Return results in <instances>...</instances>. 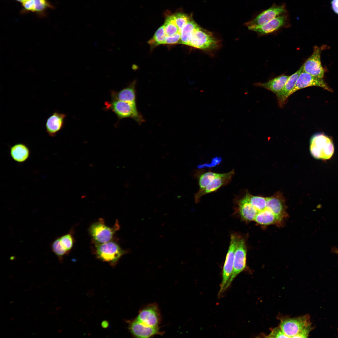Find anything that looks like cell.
<instances>
[{"mask_svg": "<svg viewBox=\"0 0 338 338\" xmlns=\"http://www.w3.org/2000/svg\"><path fill=\"white\" fill-rule=\"evenodd\" d=\"M249 212L247 221L262 226L280 225L288 217L285 199L282 194L275 193L270 197L245 194Z\"/></svg>", "mask_w": 338, "mask_h": 338, "instance_id": "cell-1", "label": "cell"}, {"mask_svg": "<svg viewBox=\"0 0 338 338\" xmlns=\"http://www.w3.org/2000/svg\"><path fill=\"white\" fill-rule=\"evenodd\" d=\"M105 108L114 112L119 120L125 118H130L139 125L145 122V120L137 109L136 104L118 100H111L105 103Z\"/></svg>", "mask_w": 338, "mask_h": 338, "instance_id": "cell-2", "label": "cell"}, {"mask_svg": "<svg viewBox=\"0 0 338 338\" xmlns=\"http://www.w3.org/2000/svg\"><path fill=\"white\" fill-rule=\"evenodd\" d=\"M310 151L313 157L317 159L327 160L333 155L334 147L331 139L323 134L314 135L311 138Z\"/></svg>", "mask_w": 338, "mask_h": 338, "instance_id": "cell-3", "label": "cell"}, {"mask_svg": "<svg viewBox=\"0 0 338 338\" xmlns=\"http://www.w3.org/2000/svg\"><path fill=\"white\" fill-rule=\"evenodd\" d=\"M279 327L289 338H295L310 326L308 315L295 318H283L280 320Z\"/></svg>", "mask_w": 338, "mask_h": 338, "instance_id": "cell-4", "label": "cell"}, {"mask_svg": "<svg viewBox=\"0 0 338 338\" xmlns=\"http://www.w3.org/2000/svg\"><path fill=\"white\" fill-rule=\"evenodd\" d=\"M126 253L116 243L112 241L98 243L96 247L98 257L112 266L115 265L121 257Z\"/></svg>", "mask_w": 338, "mask_h": 338, "instance_id": "cell-5", "label": "cell"}, {"mask_svg": "<svg viewBox=\"0 0 338 338\" xmlns=\"http://www.w3.org/2000/svg\"><path fill=\"white\" fill-rule=\"evenodd\" d=\"M287 12L285 3H282L279 4L274 3L269 8L259 13L253 19L246 23L245 25L248 29L261 26Z\"/></svg>", "mask_w": 338, "mask_h": 338, "instance_id": "cell-6", "label": "cell"}, {"mask_svg": "<svg viewBox=\"0 0 338 338\" xmlns=\"http://www.w3.org/2000/svg\"><path fill=\"white\" fill-rule=\"evenodd\" d=\"M120 228L117 220L112 227H109L105 224L104 220L100 219L90 227V232L93 239L98 243H103L109 241Z\"/></svg>", "mask_w": 338, "mask_h": 338, "instance_id": "cell-7", "label": "cell"}, {"mask_svg": "<svg viewBox=\"0 0 338 338\" xmlns=\"http://www.w3.org/2000/svg\"><path fill=\"white\" fill-rule=\"evenodd\" d=\"M238 238V237L235 234H232L231 235L230 245L223 267L222 279L218 293L219 297H220L225 291V287L232 274L235 252Z\"/></svg>", "mask_w": 338, "mask_h": 338, "instance_id": "cell-8", "label": "cell"}, {"mask_svg": "<svg viewBox=\"0 0 338 338\" xmlns=\"http://www.w3.org/2000/svg\"><path fill=\"white\" fill-rule=\"evenodd\" d=\"M218 40L209 32L199 27L194 32L188 46L203 50H209L217 48Z\"/></svg>", "mask_w": 338, "mask_h": 338, "instance_id": "cell-9", "label": "cell"}, {"mask_svg": "<svg viewBox=\"0 0 338 338\" xmlns=\"http://www.w3.org/2000/svg\"><path fill=\"white\" fill-rule=\"evenodd\" d=\"M247 249L245 240L238 237L235 249L232 274L225 288V291L231 285L236 277L242 272L246 266Z\"/></svg>", "mask_w": 338, "mask_h": 338, "instance_id": "cell-10", "label": "cell"}, {"mask_svg": "<svg viewBox=\"0 0 338 338\" xmlns=\"http://www.w3.org/2000/svg\"><path fill=\"white\" fill-rule=\"evenodd\" d=\"M135 319L146 325L159 326L161 318L158 305L153 303L146 305L139 310Z\"/></svg>", "mask_w": 338, "mask_h": 338, "instance_id": "cell-11", "label": "cell"}, {"mask_svg": "<svg viewBox=\"0 0 338 338\" xmlns=\"http://www.w3.org/2000/svg\"><path fill=\"white\" fill-rule=\"evenodd\" d=\"M290 25L289 16L287 12L264 25L248 29L256 32L259 35L261 36L275 32L282 28L288 27Z\"/></svg>", "mask_w": 338, "mask_h": 338, "instance_id": "cell-12", "label": "cell"}, {"mask_svg": "<svg viewBox=\"0 0 338 338\" xmlns=\"http://www.w3.org/2000/svg\"><path fill=\"white\" fill-rule=\"evenodd\" d=\"M321 50L320 48L315 46L312 54L306 60L302 67L304 71L313 76L323 78L325 70L321 62Z\"/></svg>", "mask_w": 338, "mask_h": 338, "instance_id": "cell-13", "label": "cell"}, {"mask_svg": "<svg viewBox=\"0 0 338 338\" xmlns=\"http://www.w3.org/2000/svg\"><path fill=\"white\" fill-rule=\"evenodd\" d=\"M128 329L131 335L137 338H149L156 335H162L163 333L159 326L151 327L141 323L135 318L128 322Z\"/></svg>", "mask_w": 338, "mask_h": 338, "instance_id": "cell-14", "label": "cell"}, {"mask_svg": "<svg viewBox=\"0 0 338 338\" xmlns=\"http://www.w3.org/2000/svg\"><path fill=\"white\" fill-rule=\"evenodd\" d=\"M233 170L227 173H218V175L203 189L199 190L195 195L196 202L200 200L204 195L215 191L220 188L229 183L234 175Z\"/></svg>", "mask_w": 338, "mask_h": 338, "instance_id": "cell-15", "label": "cell"}, {"mask_svg": "<svg viewBox=\"0 0 338 338\" xmlns=\"http://www.w3.org/2000/svg\"><path fill=\"white\" fill-rule=\"evenodd\" d=\"M313 86L320 87L328 91L332 92V90L323 78L313 76L302 70L298 77L294 88L290 93V95L300 89Z\"/></svg>", "mask_w": 338, "mask_h": 338, "instance_id": "cell-16", "label": "cell"}, {"mask_svg": "<svg viewBox=\"0 0 338 338\" xmlns=\"http://www.w3.org/2000/svg\"><path fill=\"white\" fill-rule=\"evenodd\" d=\"M136 80H134L126 87L118 91H110L111 100H118L136 104Z\"/></svg>", "mask_w": 338, "mask_h": 338, "instance_id": "cell-17", "label": "cell"}, {"mask_svg": "<svg viewBox=\"0 0 338 338\" xmlns=\"http://www.w3.org/2000/svg\"><path fill=\"white\" fill-rule=\"evenodd\" d=\"M66 115L65 114L55 111L47 119L45 123L46 131L49 136H55L62 129Z\"/></svg>", "mask_w": 338, "mask_h": 338, "instance_id": "cell-18", "label": "cell"}, {"mask_svg": "<svg viewBox=\"0 0 338 338\" xmlns=\"http://www.w3.org/2000/svg\"><path fill=\"white\" fill-rule=\"evenodd\" d=\"M302 70L301 66L295 72L289 76L282 90L275 94L280 107H283L286 103L287 99L290 96V93L294 88L297 79Z\"/></svg>", "mask_w": 338, "mask_h": 338, "instance_id": "cell-19", "label": "cell"}, {"mask_svg": "<svg viewBox=\"0 0 338 338\" xmlns=\"http://www.w3.org/2000/svg\"><path fill=\"white\" fill-rule=\"evenodd\" d=\"M289 76L280 75L265 83H257L255 85L264 88L276 94L283 88Z\"/></svg>", "mask_w": 338, "mask_h": 338, "instance_id": "cell-20", "label": "cell"}, {"mask_svg": "<svg viewBox=\"0 0 338 338\" xmlns=\"http://www.w3.org/2000/svg\"><path fill=\"white\" fill-rule=\"evenodd\" d=\"M30 150L28 147L23 143L15 144L10 147V154L13 160L19 162L26 160L30 155Z\"/></svg>", "mask_w": 338, "mask_h": 338, "instance_id": "cell-21", "label": "cell"}, {"mask_svg": "<svg viewBox=\"0 0 338 338\" xmlns=\"http://www.w3.org/2000/svg\"><path fill=\"white\" fill-rule=\"evenodd\" d=\"M199 27L196 22L190 19L181 30L179 44L188 46L193 33Z\"/></svg>", "mask_w": 338, "mask_h": 338, "instance_id": "cell-22", "label": "cell"}, {"mask_svg": "<svg viewBox=\"0 0 338 338\" xmlns=\"http://www.w3.org/2000/svg\"><path fill=\"white\" fill-rule=\"evenodd\" d=\"M166 35L164 25L160 27L154 36L148 42L151 49L161 44H164Z\"/></svg>", "mask_w": 338, "mask_h": 338, "instance_id": "cell-23", "label": "cell"}, {"mask_svg": "<svg viewBox=\"0 0 338 338\" xmlns=\"http://www.w3.org/2000/svg\"><path fill=\"white\" fill-rule=\"evenodd\" d=\"M163 25L166 36H171L180 33L176 23L174 15L168 17Z\"/></svg>", "mask_w": 338, "mask_h": 338, "instance_id": "cell-24", "label": "cell"}, {"mask_svg": "<svg viewBox=\"0 0 338 338\" xmlns=\"http://www.w3.org/2000/svg\"><path fill=\"white\" fill-rule=\"evenodd\" d=\"M51 247L53 252L59 260L62 261L63 256L68 252L61 244L59 237L57 238L53 242Z\"/></svg>", "mask_w": 338, "mask_h": 338, "instance_id": "cell-25", "label": "cell"}, {"mask_svg": "<svg viewBox=\"0 0 338 338\" xmlns=\"http://www.w3.org/2000/svg\"><path fill=\"white\" fill-rule=\"evenodd\" d=\"M218 174V173L209 172L202 174L199 179V190L204 188Z\"/></svg>", "mask_w": 338, "mask_h": 338, "instance_id": "cell-26", "label": "cell"}, {"mask_svg": "<svg viewBox=\"0 0 338 338\" xmlns=\"http://www.w3.org/2000/svg\"><path fill=\"white\" fill-rule=\"evenodd\" d=\"M174 16L176 23L181 33L182 30L191 18L187 15L181 13H177Z\"/></svg>", "mask_w": 338, "mask_h": 338, "instance_id": "cell-27", "label": "cell"}, {"mask_svg": "<svg viewBox=\"0 0 338 338\" xmlns=\"http://www.w3.org/2000/svg\"><path fill=\"white\" fill-rule=\"evenodd\" d=\"M60 242L68 253L72 248L73 239L70 233L63 235L59 237Z\"/></svg>", "mask_w": 338, "mask_h": 338, "instance_id": "cell-28", "label": "cell"}, {"mask_svg": "<svg viewBox=\"0 0 338 338\" xmlns=\"http://www.w3.org/2000/svg\"><path fill=\"white\" fill-rule=\"evenodd\" d=\"M180 38L181 34L179 33L172 36H166L164 44L172 45L178 44Z\"/></svg>", "mask_w": 338, "mask_h": 338, "instance_id": "cell-29", "label": "cell"}, {"mask_svg": "<svg viewBox=\"0 0 338 338\" xmlns=\"http://www.w3.org/2000/svg\"><path fill=\"white\" fill-rule=\"evenodd\" d=\"M35 3V11L40 12L50 7L47 0H34Z\"/></svg>", "mask_w": 338, "mask_h": 338, "instance_id": "cell-30", "label": "cell"}, {"mask_svg": "<svg viewBox=\"0 0 338 338\" xmlns=\"http://www.w3.org/2000/svg\"><path fill=\"white\" fill-rule=\"evenodd\" d=\"M271 338H289L286 335L279 326L273 328L267 336Z\"/></svg>", "mask_w": 338, "mask_h": 338, "instance_id": "cell-31", "label": "cell"}, {"mask_svg": "<svg viewBox=\"0 0 338 338\" xmlns=\"http://www.w3.org/2000/svg\"><path fill=\"white\" fill-rule=\"evenodd\" d=\"M23 5L27 10L35 11V3L34 0H27L23 3Z\"/></svg>", "mask_w": 338, "mask_h": 338, "instance_id": "cell-32", "label": "cell"}, {"mask_svg": "<svg viewBox=\"0 0 338 338\" xmlns=\"http://www.w3.org/2000/svg\"><path fill=\"white\" fill-rule=\"evenodd\" d=\"M331 4L334 12L338 15V0H332Z\"/></svg>", "mask_w": 338, "mask_h": 338, "instance_id": "cell-33", "label": "cell"}, {"mask_svg": "<svg viewBox=\"0 0 338 338\" xmlns=\"http://www.w3.org/2000/svg\"><path fill=\"white\" fill-rule=\"evenodd\" d=\"M101 325L103 328H107L109 326V323L106 320H103L101 322Z\"/></svg>", "mask_w": 338, "mask_h": 338, "instance_id": "cell-34", "label": "cell"}, {"mask_svg": "<svg viewBox=\"0 0 338 338\" xmlns=\"http://www.w3.org/2000/svg\"><path fill=\"white\" fill-rule=\"evenodd\" d=\"M18 1L23 3L25 1L24 0H16Z\"/></svg>", "mask_w": 338, "mask_h": 338, "instance_id": "cell-35", "label": "cell"}, {"mask_svg": "<svg viewBox=\"0 0 338 338\" xmlns=\"http://www.w3.org/2000/svg\"><path fill=\"white\" fill-rule=\"evenodd\" d=\"M25 0V1H26V0Z\"/></svg>", "mask_w": 338, "mask_h": 338, "instance_id": "cell-36", "label": "cell"}]
</instances>
